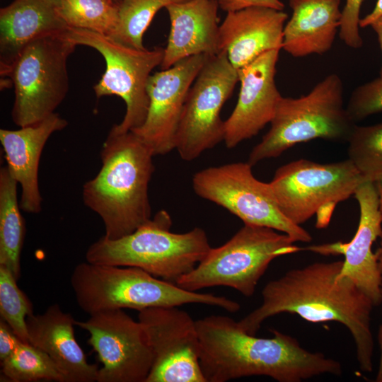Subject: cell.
<instances>
[{"instance_id": "277c9868", "label": "cell", "mask_w": 382, "mask_h": 382, "mask_svg": "<svg viewBox=\"0 0 382 382\" xmlns=\"http://www.w3.org/2000/svg\"><path fill=\"white\" fill-rule=\"evenodd\" d=\"M70 282L79 306L89 316L114 309L140 311L187 303L216 306L230 313L241 308L238 302L225 296L187 291L134 267L86 261L75 266Z\"/></svg>"}, {"instance_id": "d4e9b609", "label": "cell", "mask_w": 382, "mask_h": 382, "mask_svg": "<svg viewBox=\"0 0 382 382\" xmlns=\"http://www.w3.org/2000/svg\"><path fill=\"white\" fill-rule=\"evenodd\" d=\"M187 0H119L118 18L108 37L122 45L144 50L143 36L162 8Z\"/></svg>"}, {"instance_id": "9c48e42d", "label": "cell", "mask_w": 382, "mask_h": 382, "mask_svg": "<svg viewBox=\"0 0 382 382\" xmlns=\"http://www.w3.org/2000/svg\"><path fill=\"white\" fill-rule=\"evenodd\" d=\"M65 33L31 42L6 74L14 86L11 116L19 127L54 113L68 93L67 61L77 45Z\"/></svg>"}, {"instance_id": "4316f807", "label": "cell", "mask_w": 382, "mask_h": 382, "mask_svg": "<svg viewBox=\"0 0 382 382\" xmlns=\"http://www.w3.org/2000/svg\"><path fill=\"white\" fill-rule=\"evenodd\" d=\"M1 374L12 382L40 380L63 382L62 376L52 359L30 343L20 341L13 352L1 361Z\"/></svg>"}, {"instance_id": "8992f818", "label": "cell", "mask_w": 382, "mask_h": 382, "mask_svg": "<svg viewBox=\"0 0 382 382\" xmlns=\"http://www.w3.org/2000/svg\"><path fill=\"white\" fill-rule=\"evenodd\" d=\"M355 125L343 100V83L337 74L319 81L306 95L282 97L270 128L250 151L248 162L277 158L295 145L322 139L347 141Z\"/></svg>"}, {"instance_id": "9a60e30c", "label": "cell", "mask_w": 382, "mask_h": 382, "mask_svg": "<svg viewBox=\"0 0 382 382\" xmlns=\"http://www.w3.org/2000/svg\"><path fill=\"white\" fill-rule=\"evenodd\" d=\"M209 56L197 54L181 59L148 80L149 109L144 123L132 130L154 156L175 149L176 134L189 90Z\"/></svg>"}, {"instance_id": "83f0119b", "label": "cell", "mask_w": 382, "mask_h": 382, "mask_svg": "<svg viewBox=\"0 0 382 382\" xmlns=\"http://www.w3.org/2000/svg\"><path fill=\"white\" fill-rule=\"evenodd\" d=\"M348 159L366 180L382 176V122L354 125L348 140Z\"/></svg>"}, {"instance_id": "e0dca14e", "label": "cell", "mask_w": 382, "mask_h": 382, "mask_svg": "<svg viewBox=\"0 0 382 382\" xmlns=\"http://www.w3.org/2000/svg\"><path fill=\"white\" fill-rule=\"evenodd\" d=\"M280 50H269L238 70L241 83L238 101L224 121L227 148L256 136L272 120L282 97L275 83Z\"/></svg>"}, {"instance_id": "836d02e7", "label": "cell", "mask_w": 382, "mask_h": 382, "mask_svg": "<svg viewBox=\"0 0 382 382\" xmlns=\"http://www.w3.org/2000/svg\"><path fill=\"white\" fill-rule=\"evenodd\" d=\"M381 16H382V0H377L372 11L360 19L359 27L365 28L369 26L373 21Z\"/></svg>"}, {"instance_id": "d590c367", "label": "cell", "mask_w": 382, "mask_h": 382, "mask_svg": "<svg viewBox=\"0 0 382 382\" xmlns=\"http://www.w3.org/2000/svg\"><path fill=\"white\" fill-rule=\"evenodd\" d=\"M378 342L381 348V359L378 367V371L376 375V381L382 382V325L379 328V331L378 334Z\"/></svg>"}, {"instance_id": "d6986e66", "label": "cell", "mask_w": 382, "mask_h": 382, "mask_svg": "<svg viewBox=\"0 0 382 382\" xmlns=\"http://www.w3.org/2000/svg\"><path fill=\"white\" fill-rule=\"evenodd\" d=\"M67 125L65 119L54 112L18 129H0L6 167L21 185L20 207L27 213L38 214L42 209L38 168L43 148L53 133L64 129Z\"/></svg>"}, {"instance_id": "7a4b0ae2", "label": "cell", "mask_w": 382, "mask_h": 382, "mask_svg": "<svg viewBox=\"0 0 382 382\" xmlns=\"http://www.w3.org/2000/svg\"><path fill=\"white\" fill-rule=\"evenodd\" d=\"M199 362L207 382L266 376L279 382H301L323 374L340 376V361L312 352L299 341L272 329L271 338L245 332L230 317L212 315L196 321Z\"/></svg>"}, {"instance_id": "6da1fadb", "label": "cell", "mask_w": 382, "mask_h": 382, "mask_svg": "<svg viewBox=\"0 0 382 382\" xmlns=\"http://www.w3.org/2000/svg\"><path fill=\"white\" fill-rule=\"evenodd\" d=\"M342 265L343 260L313 262L269 282L262 290L260 306L238 321L239 325L256 335L266 319L283 313L296 314L313 323H340L353 337L360 369L371 372V313L374 304L350 279L340 277Z\"/></svg>"}, {"instance_id": "74e56055", "label": "cell", "mask_w": 382, "mask_h": 382, "mask_svg": "<svg viewBox=\"0 0 382 382\" xmlns=\"http://www.w3.org/2000/svg\"><path fill=\"white\" fill-rule=\"evenodd\" d=\"M379 238H380L379 245L377 250H376L375 253L377 257L378 268L381 272V280H382V234Z\"/></svg>"}, {"instance_id": "ba28073f", "label": "cell", "mask_w": 382, "mask_h": 382, "mask_svg": "<svg viewBox=\"0 0 382 382\" xmlns=\"http://www.w3.org/2000/svg\"><path fill=\"white\" fill-rule=\"evenodd\" d=\"M364 180L348 158L326 163L301 158L278 168L269 183L291 221L301 226L317 215L316 226L323 228L336 205L354 195Z\"/></svg>"}, {"instance_id": "30bf717a", "label": "cell", "mask_w": 382, "mask_h": 382, "mask_svg": "<svg viewBox=\"0 0 382 382\" xmlns=\"http://www.w3.org/2000/svg\"><path fill=\"white\" fill-rule=\"evenodd\" d=\"M65 33L76 45L95 49L104 58L105 70L93 91L98 98L117 96L126 105L123 119L112 129L127 132L140 127L149 109L147 82L151 71L162 62L164 48L139 50L84 29L68 27Z\"/></svg>"}, {"instance_id": "5b68a950", "label": "cell", "mask_w": 382, "mask_h": 382, "mask_svg": "<svg viewBox=\"0 0 382 382\" xmlns=\"http://www.w3.org/2000/svg\"><path fill=\"white\" fill-rule=\"evenodd\" d=\"M172 220L166 210L132 233L115 240L104 236L87 249V262L140 268L175 283L191 272L211 249L205 231L199 227L182 233L170 231Z\"/></svg>"}, {"instance_id": "f546056e", "label": "cell", "mask_w": 382, "mask_h": 382, "mask_svg": "<svg viewBox=\"0 0 382 382\" xmlns=\"http://www.w3.org/2000/svg\"><path fill=\"white\" fill-rule=\"evenodd\" d=\"M346 110L355 123L382 112V76L366 82L354 89Z\"/></svg>"}, {"instance_id": "3957f363", "label": "cell", "mask_w": 382, "mask_h": 382, "mask_svg": "<svg viewBox=\"0 0 382 382\" xmlns=\"http://www.w3.org/2000/svg\"><path fill=\"white\" fill-rule=\"evenodd\" d=\"M100 155L101 168L83 185L82 199L101 218L104 236L115 240L151 219L148 189L154 156L132 132H118L112 128Z\"/></svg>"}, {"instance_id": "1f68e13d", "label": "cell", "mask_w": 382, "mask_h": 382, "mask_svg": "<svg viewBox=\"0 0 382 382\" xmlns=\"http://www.w3.org/2000/svg\"><path fill=\"white\" fill-rule=\"evenodd\" d=\"M219 8L226 13L252 6H262L283 11L284 4L280 0H218Z\"/></svg>"}, {"instance_id": "d6a6232c", "label": "cell", "mask_w": 382, "mask_h": 382, "mask_svg": "<svg viewBox=\"0 0 382 382\" xmlns=\"http://www.w3.org/2000/svg\"><path fill=\"white\" fill-rule=\"evenodd\" d=\"M21 340L8 323L0 318V361L9 357Z\"/></svg>"}, {"instance_id": "5bb4252c", "label": "cell", "mask_w": 382, "mask_h": 382, "mask_svg": "<svg viewBox=\"0 0 382 382\" xmlns=\"http://www.w3.org/2000/svg\"><path fill=\"white\" fill-rule=\"evenodd\" d=\"M153 352L145 382H207L199 362L200 342L196 321L178 306L139 311Z\"/></svg>"}, {"instance_id": "52a82bcc", "label": "cell", "mask_w": 382, "mask_h": 382, "mask_svg": "<svg viewBox=\"0 0 382 382\" xmlns=\"http://www.w3.org/2000/svg\"><path fill=\"white\" fill-rule=\"evenodd\" d=\"M294 243L289 235L273 228L244 224L224 245L211 248L175 284L190 291L225 286L251 296L274 259L301 250Z\"/></svg>"}, {"instance_id": "7c38bea8", "label": "cell", "mask_w": 382, "mask_h": 382, "mask_svg": "<svg viewBox=\"0 0 382 382\" xmlns=\"http://www.w3.org/2000/svg\"><path fill=\"white\" fill-rule=\"evenodd\" d=\"M238 82V70L225 52L207 57L183 109L175 139V149L182 159L192 161L224 141L221 110Z\"/></svg>"}, {"instance_id": "ffe728a7", "label": "cell", "mask_w": 382, "mask_h": 382, "mask_svg": "<svg viewBox=\"0 0 382 382\" xmlns=\"http://www.w3.org/2000/svg\"><path fill=\"white\" fill-rule=\"evenodd\" d=\"M26 325L30 343L52 359L63 382L97 381L99 368L87 361L78 344L74 330L76 320L71 314L54 303L41 314L28 316Z\"/></svg>"}, {"instance_id": "7402d4cb", "label": "cell", "mask_w": 382, "mask_h": 382, "mask_svg": "<svg viewBox=\"0 0 382 382\" xmlns=\"http://www.w3.org/2000/svg\"><path fill=\"white\" fill-rule=\"evenodd\" d=\"M58 0H14L0 10L1 75L6 76L21 51L41 37L62 33L67 25Z\"/></svg>"}, {"instance_id": "f35d334b", "label": "cell", "mask_w": 382, "mask_h": 382, "mask_svg": "<svg viewBox=\"0 0 382 382\" xmlns=\"http://www.w3.org/2000/svg\"><path fill=\"white\" fill-rule=\"evenodd\" d=\"M115 1H119V0H115Z\"/></svg>"}, {"instance_id": "484cf974", "label": "cell", "mask_w": 382, "mask_h": 382, "mask_svg": "<svg viewBox=\"0 0 382 382\" xmlns=\"http://www.w3.org/2000/svg\"><path fill=\"white\" fill-rule=\"evenodd\" d=\"M115 0H58V12L67 27L110 36L117 25Z\"/></svg>"}, {"instance_id": "ac0fdd59", "label": "cell", "mask_w": 382, "mask_h": 382, "mask_svg": "<svg viewBox=\"0 0 382 382\" xmlns=\"http://www.w3.org/2000/svg\"><path fill=\"white\" fill-rule=\"evenodd\" d=\"M287 18L283 11L262 6L228 12L219 25L220 52L238 70L269 50H282Z\"/></svg>"}, {"instance_id": "603a6c76", "label": "cell", "mask_w": 382, "mask_h": 382, "mask_svg": "<svg viewBox=\"0 0 382 382\" xmlns=\"http://www.w3.org/2000/svg\"><path fill=\"white\" fill-rule=\"evenodd\" d=\"M340 0H289L292 15L285 24L282 49L294 57L323 55L339 32Z\"/></svg>"}, {"instance_id": "44dd1931", "label": "cell", "mask_w": 382, "mask_h": 382, "mask_svg": "<svg viewBox=\"0 0 382 382\" xmlns=\"http://www.w3.org/2000/svg\"><path fill=\"white\" fill-rule=\"evenodd\" d=\"M165 8L170 29L160 65L161 70L188 57L220 52L218 0H187Z\"/></svg>"}, {"instance_id": "4fadbf2b", "label": "cell", "mask_w": 382, "mask_h": 382, "mask_svg": "<svg viewBox=\"0 0 382 382\" xmlns=\"http://www.w3.org/2000/svg\"><path fill=\"white\" fill-rule=\"evenodd\" d=\"M76 325L89 332L88 344L102 364L97 382H145L153 364V352L140 323L122 309L90 315Z\"/></svg>"}, {"instance_id": "8d00e7d4", "label": "cell", "mask_w": 382, "mask_h": 382, "mask_svg": "<svg viewBox=\"0 0 382 382\" xmlns=\"http://www.w3.org/2000/svg\"><path fill=\"white\" fill-rule=\"evenodd\" d=\"M377 193H378V209L379 212L381 216V220H382V176L380 177L378 180H376L375 182Z\"/></svg>"}, {"instance_id": "f1b7e54d", "label": "cell", "mask_w": 382, "mask_h": 382, "mask_svg": "<svg viewBox=\"0 0 382 382\" xmlns=\"http://www.w3.org/2000/svg\"><path fill=\"white\" fill-rule=\"evenodd\" d=\"M11 272L0 265V316L18 339L30 343L26 318L33 313V304L17 285Z\"/></svg>"}, {"instance_id": "2e32d148", "label": "cell", "mask_w": 382, "mask_h": 382, "mask_svg": "<svg viewBox=\"0 0 382 382\" xmlns=\"http://www.w3.org/2000/svg\"><path fill=\"white\" fill-rule=\"evenodd\" d=\"M354 196L359 207L357 230L347 243L337 241L301 248L321 255L344 256L340 277H347L374 303L382 302V280L377 257L372 251L374 242L382 234V220L374 182L364 180Z\"/></svg>"}, {"instance_id": "8fae6325", "label": "cell", "mask_w": 382, "mask_h": 382, "mask_svg": "<svg viewBox=\"0 0 382 382\" xmlns=\"http://www.w3.org/2000/svg\"><path fill=\"white\" fill-rule=\"evenodd\" d=\"M252 166L248 162H236L201 170L192 178L194 191L225 208L244 224L273 228L295 242H311V235L284 216L270 183L257 179Z\"/></svg>"}, {"instance_id": "4dcf8cb0", "label": "cell", "mask_w": 382, "mask_h": 382, "mask_svg": "<svg viewBox=\"0 0 382 382\" xmlns=\"http://www.w3.org/2000/svg\"><path fill=\"white\" fill-rule=\"evenodd\" d=\"M362 2L363 0H346L338 32L340 40L349 47L356 50L361 48L364 44L359 33Z\"/></svg>"}, {"instance_id": "cb8c5ba5", "label": "cell", "mask_w": 382, "mask_h": 382, "mask_svg": "<svg viewBox=\"0 0 382 382\" xmlns=\"http://www.w3.org/2000/svg\"><path fill=\"white\" fill-rule=\"evenodd\" d=\"M18 182L6 166L0 169V265L14 277H21V254L25 235V224L17 196Z\"/></svg>"}, {"instance_id": "e575fe53", "label": "cell", "mask_w": 382, "mask_h": 382, "mask_svg": "<svg viewBox=\"0 0 382 382\" xmlns=\"http://www.w3.org/2000/svg\"><path fill=\"white\" fill-rule=\"evenodd\" d=\"M377 35V39L382 54V16L376 18L369 25ZM379 76H382V64L380 69Z\"/></svg>"}]
</instances>
